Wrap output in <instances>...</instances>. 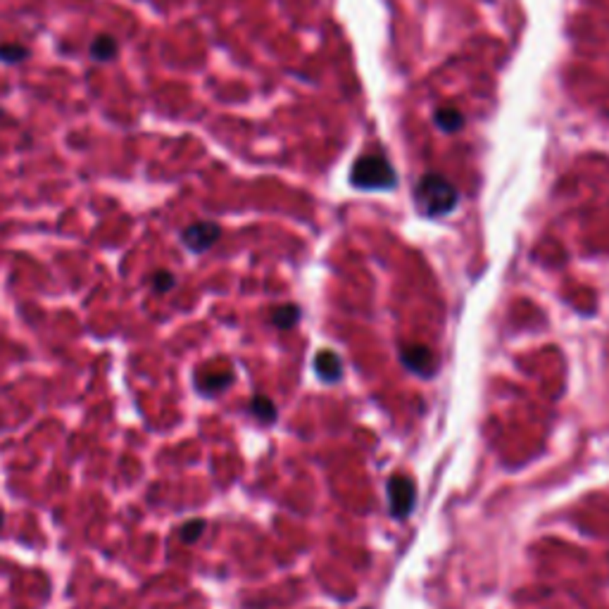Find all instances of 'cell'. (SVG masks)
<instances>
[{
  "label": "cell",
  "instance_id": "1",
  "mask_svg": "<svg viewBox=\"0 0 609 609\" xmlns=\"http://www.w3.org/2000/svg\"><path fill=\"white\" fill-rule=\"evenodd\" d=\"M460 203V193L452 181H448L443 174L429 172L419 179L414 188V205L426 217H443L450 215Z\"/></svg>",
  "mask_w": 609,
  "mask_h": 609
},
{
  "label": "cell",
  "instance_id": "2",
  "mask_svg": "<svg viewBox=\"0 0 609 609\" xmlns=\"http://www.w3.org/2000/svg\"><path fill=\"white\" fill-rule=\"evenodd\" d=\"M350 181H353L355 188H362V191H388V188L398 186L393 165L381 153L362 155L353 165Z\"/></svg>",
  "mask_w": 609,
  "mask_h": 609
},
{
  "label": "cell",
  "instance_id": "3",
  "mask_svg": "<svg viewBox=\"0 0 609 609\" xmlns=\"http://www.w3.org/2000/svg\"><path fill=\"white\" fill-rule=\"evenodd\" d=\"M388 510H391L393 519L403 521L414 512V505H417V486L410 476L405 474H395L388 479Z\"/></svg>",
  "mask_w": 609,
  "mask_h": 609
},
{
  "label": "cell",
  "instance_id": "4",
  "mask_svg": "<svg viewBox=\"0 0 609 609\" xmlns=\"http://www.w3.org/2000/svg\"><path fill=\"white\" fill-rule=\"evenodd\" d=\"M222 236V226L217 222H193L181 231V241L191 253H207Z\"/></svg>",
  "mask_w": 609,
  "mask_h": 609
},
{
  "label": "cell",
  "instance_id": "5",
  "mask_svg": "<svg viewBox=\"0 0 609 609\" xmlns=\"http://www.w3.org/2000/svg\"><path fill=\"white\" fill-rule=\"evenodd\" d=\"M400 360H403V364L410 372L419 376H433L438 369V357L429 345H419V343L403 345V348H400Z\"/></svg>",
  "mask_w": 609,
  "mask_h": 609
},
{
  "label": "cell",
  "instance_id": "6",
  "mask_svg": "<svg viewBox=\"0 0 609 609\" xmlns=\"http://www.w3.org/2000/svg\"><path fill=\"white\" fill-rule=\"evenodd\" d=\"M315 372L324 384H336L343 376V360L334 350H322L315 357Z\"/></svg>",
  "mask_w": 609,
  "mask_h": 609
},
{
  "label": "cell",
  "instance_id": "7",
  "mask_svg": "<svg viewBox=\"0 0 609 609\" xmlns=\"http://www.w3.org/2000/svg\"><path fill=\"white\" fill-rule=\"evenodd\" d=\"M119 53V43L112 34H98L96 39L91 41L89 46V55L96 62H110L115 60Z\"/></svg>",
  "mask_w": 609,
  "mask_h": 609
},
{
  "label": "cell",
  "instance_id": "8",
  "mask_svg": "<svg viewBox=\"0 0 609 609\" xmlns=\"http://www.w3.org/2000/svg\"><path fill=\"white\" fill-rule=\"evenodd\" d=\"M248 410L257 422H262V424H274L276 419H279L276 405L272 403V398H267V395H255V398L250 400Z\"/></svg>",
  "mask_w": 609,
  "mask_h": 609
},
{
  "label": "cell",
  "instance_id": "9",
  "mask_svg": "<svg viewBox=\"0 0 609 609\" xmlns=\"http://www.w3.org/2000/svg\"><path fill=\"white\" fill-rule=\"evenodd\" d=\"M298 322H300V307L298 305L286 303V305H279L272 310V324L276 326V329L288 331V329H293Z\"/></svg>",
  "mask_w": 609,
  "mask_h": 609
},
{
  "label": "cell",
  "instance_id": "10",
  "mask_svg": "<svg viewBox=\"0 0 609 609\" xmlns=\"http://www.w3.org/2000/svg\"><path fill=\"white\" fill-rule=\"evenodd\" d=\"M436 127L445 134H455L464 127V117L457 108H438L436 110Z\"/></svg>",
  "mask_w": 609,
  "mask_h": 609
},
{
  "label": "cell",
  "instance_id": "11",
  "mask_svg": "<svg viewBox=\"0 0 609 609\" xmlns=\"http://www.w3.org/2000/svg\"><path fill=\"white\" fill-rule=\"evenodd\" d=\"M231 384H234V374L231 372H219V374L205 376V379H198V388L203 393H210V395L222 393L224 388H229Z\"/></svg>",
  "mask_w": 609,
  "mask_h": 609
},
{
  "label": "cell",
  "instance_id": "12",
  "mask_svg": "<svg viewBox=\"0 0 609 609\" xmlns=\"http://www.w3.org/2000/svg\"><path fill=\"white\" fill-rule=\"evenodd\" d=\"M29 58V48L22 43H0V62L5 65H20Z\"/></svg>",
  "mask_w": 609,
  "mask_h": 609
},
{
  "label": "cell",
  "instance_id": "13",
  "mask_svg": "<svg viewBox=\"0 0 609 609\" xmlns=\"http://www.w3.org/2000/svg\"><path fill=\"white\" fill-rule=\"evenodd\" d=\"M205 529H207L205 519H191V521H186V524L181 526V531H179L181 543H186V545L198 543V541H200V536H203V533H205Z\"/></svg>",
  "mask_w": 609,
  "mask_h": 609
},
{
  "label": "cell",
  "instance_id": "14",
  "mask_svg": "<svg viewBox=\"0 0 609 609\" xmlns=\"http://www.w3.org/2000/svg\"><path fill=\"white\" fill-rule=\"evenodd\" d=\"M150 284H153L155 293H169L174 286H177V276H174L172 272H167V269H158V272L153 274V279H150Z\"/></svg>",
  "mask_w": 609,
  "mask_h": 609
},
{
  "label": "cell",
  "instance_id": "15",
  "mask_svg": "<svg viewBox=\"0 0 609 609\" xmlns=\"http://www.w3.org/2000/svg\"><path fill=\"white\" fill-rule=\"evenodd\" d=\"M3 519H5V517H3V512H0V529H3Z\"/></svg>",
  "mask_w": 609,
  "mask_h": 609
},
{
  "label": "cell",
  "instance_id": "16",
  "mask_svg": "<svg viewBox=\"0 0 609 609\" xmlns=\"http://www.w3.org/2000/svg\"><path fill=\"white\" fill-rule=\"evenodd\" d=\"M0 119H3V110H0Z\"/></svg>",
  "mask_w": 609,
  "mask_h": 609
}]
</instances>
